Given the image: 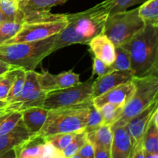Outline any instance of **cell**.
<instances>
[{"instance_id": "52a82bcc", "label": "cell", "mask_w": 158, "mask_h": 158, "mask_svg": "<svg viewBox=\"0 0 158 158\" xmlns=\"http://www.w3.org/2000/svg\"><path fill=\"white\" fill-rule=\"evenodd\" d=\"M95 79L91 77L86 81L65 89L54 90L46 94L43 107L48 110L70 107L92 100L93 86Z\"/></svg>"}, {"instance_id": "7bdbcfd3", "label": "cell", "mask_w": 158, "mask_h": 158, "mask_svg": "<svg viewBox=\"0 0 158 158\" xmlns=\"http://www.w3.org/2000/svg\"><path fill=\"white\" fill-rule=\"evenodd\" d=\"M21 158H32V157H21Z\"/></svg>"}, {"instance_id": "7402d4cb", "label": "cell", "mask_w": 158, "mask_h": 158, "mask_svg": "<svg viewBox=\"0 0 158 158\" xmlns=\"http://www.w3.org/2000/svg\"><path fill=\"white\" fill-rule=\"evenodd\" d=\"M40 89V86H39L38 81H37V73L35 72V70L26 71V78H25L23 90L18 98L9 104H18V103L24 101L31 94Z\"/></svg>"}, {"instance_id": "83f0119b", "label": "cell", "mask_w": 158, "mask_h": 158, "mask_svg": "<svg viewBox=\"0 0 158 158\" xmlns=\"http://www.w3.org/2000/svg\"><path fill=\"white\" fill-rule=\"evenodd\" d=\"M86 140L87 137L84 131L77 133L69 145L61 152L62 155L64 158H70L73 156L76 155L79 152L80 148L84 145Z\"/></svg>"}, {"instance_id": "44dd1931", "label": "cell", "mask_w": 158, "mask_h": 158, "mask_svg": "<svg viewBox=\"0 0 158 158\" xmlns=\"http://www.w3.org/2000/svg\"><path fill=\"white\" fill-rule=\"evenodd\" d=\"M142 146L147 153H158V125L151 117L142 138Z\"/></svg>"}, {"instance_id": "277c9868", "label": "cell", "mask_w": 158, "mask_h": 158, "mask_svg": "<svg viewBox=\"0 0 158 158\" xmlns=\"http://www.w3.org/2000/svg\"><path fill=\"white\" fill-rule=\"evenodd\" d=\"M91 102L92 100L77 106L49 110L46 122L37 135L46 137L54 134L83 131Z\"/></svg>"}, {"instance_id": "d4e9b609", "label": "cell", "mask_w": 158, "mask_h": 158, "mask_svg": "<svg viewBox=\"0 0 158 158\" xmlns=\"http://www.w3.org/2000/svg\"><path fill=\"white\" fill-rule=\"evenodd\" d=\"M115 59L110 65L113 70H131V54L123 46L115 48Z\"/></svg>"}, {"instance_id": "6da1fadb", "label": "cell", "mask_w": 158, "mask_h": 158, "mask_svg": "<svg viewBox=\"0 0 158 158\" xmlns=\"http://www.w3.org/2000/svg\"><path fill=\"white\" fill-rule=\"evenodd\" d=\"M109 15L104 2L83 12L66 14L67 25L57 35L54 52L70 45L88 44L94 37L102 33Z\"/></svg>"}, {"instance_id": "e575fe53", "label": "cell", "mask_w": 158, "mask_h": 158, "mask_svg": "<svg viewBox=\"0 0 158 158\" xmlns=\"http://www.w3.org/2000/svg\"><path fill=\"white\" fill-rule=\"evenodd\" d=\"M129 158H144V151L142 146V141L132 148Z\"/></svg>"}, {"instance_id": "4dcf8cb0", "label": "cell", "mask_w": 158, "mask_h": 158, "mask_svg": "<svg viewBox=\"0 0 158 158\" xmlns=\"http://www.w3.org/2000/svg\"><path fill=\"white\" fill-rule=\"evenodd\" d=\"M147 0H104V3L110 11V15L126 11L128 8L144 2Z\"/></svg>"}, {"instance_id": "d6a6232c", "label": "cell", "mask_w": 158, "mask_h": 158, "mask_svg": "<svg viewBox=\"0 0 158 158\" xmlns=\"http://www.w3.org/2000/svg\"><path fill=\"white\" fill-rule=\"evenodd\" d=\"M112 71L114 70H113L110 66L106 65V63L97 59V57H94L92 77H94V75H97L98 77H103V76L110 73Z\"/></svg>"}, {"instance_id": "8992f818", "label": "cell", "mask_w": 158, "mask_h": 158, "mask_svg": "<svg viewBox=\"0 0 158 158\" xmlns=\"http://www.w3.org/2000/svg\"><path fill=\"white\" fill-rule=\"evenodd\" d=\"M135 90L131 100L126 103L120 118L116 122V125H126L127 122L137 116L152 103L157 100L158 77L148 76L132 80Z\"/></svg>"}, {"instance_id": "ab89813d", "label": "cell", "mask_w": 158, "mask_h": 158, "mask_svg": "<svg viewBox=\"0 0 158 158\" xmlns=\"http://www.w3.org/2000/svg\"><path fill=\"white\" fill-rule=\"evenodd\" d=\"M8 105H9V103H8L6 100H0V113H1Z\"/></svg>"}, {"instance_id": "f6af8a7d", "label": "cell", "mask_w": 158, "mask_h": 158, "mask_svg": "<svg viewBox=\"0 0 158 158\" xmlns=\"http://www.w3.org/2000/svg\"></svg>"}, {"instance_id": "7a4b0ae2", "label": "cell", "mask_w": 158, "mask_h": 158, "mask_svg": "<svg viewBox=\"0 0 158 158\" xmlns=\"http://www.w3.org/2000/svg\"><path fill=\"white\" fill-rule=\"evenodd\" d=\"M123 47L131 54V69L134 77L157 76V26L144 25Z\"/></svg>"}, {"instance_id": "5b68a950", "label": "cell", "mask_w": 158, "mask_h": 158, "mask_svg": "<svg viewBox=\"0 0 158 158\" xmlns=\"http://www.w3.org/2000/svg\"><path fill=\"white\" fill-rule=\"evenodd\" d=\"M138 14V8L117 12L108 16L102 33L113 43L115 47L123 46L143 27Z\"/></svg>"}, {"instance_id": "484cf974", "label": "cell", "mask_w": 158, "mask_h": 158, "mask_svg": "<svg viewBox=\"0 0 158 158\" xmlns=\"http://www.w3.org/2000/svg\"><path fill=\"white\" fill-rule=\"evenodd\" d=\"M22 24L18 21H0V45L13 38L20 30Z\"/></svg>"}, {"instance_id": "74e56055", "label": "cell", "mask_w": 158, "mask_h": 158, "mask_svg": "<svg viewBox=\"0 0 158 158\" xmlns=\"http://www.w3.org/2000/svg\"><path fill=\"white\" fill-rule=\"evenodd\" d=\"M0 158H18V156H17L16 151H15V148H13V149L1 154Z\"/></svg>"}, {"instance_id": "836d02e7", "label": "cell", "mask_w": 158, "mask_h": 158, "mask_svg": "<svg viewBox=\"0 0 158 158\" xmlns=\"http://www.w3.org/2000/svg\"><path fill=\"white\" fill-rule=\"evenodd\" d=\"M81 158H94V147L90 141L86 140L83 147L77 153Z\"/></svg>"}, {"instance_id": "b9f144b4", "label": "cell", "mask_w": 158, "mask_h": 158, "mask_svg": "<svg viewBox=\"0 0 158 158\" xmlns=\"http://www.w3.org/2000/svg\"><path fill=\"white\" fill-rule=\"evenodd\" d=\"M0 21H2V15H1V12H0Z\"/></svg>"}, {"instance_id": "f546056e", "label": "cell", "mask_w": 158, "mask_h": 158, "mask_svg": "<svg viewBox=\"0 0 158 158\" xmlns=\"http://www.w3.org/2000/svg\"><path fill=\"white\" fill-rule=\"evenodd\" d=\"M103 124V119L100 111L94 106L93 102H91L88 108L87 120H86V125L84 131L86 133L92 132L96 131Z\"/></svg>"}, {"instance_id": "4316f807", "label": "cell", "mask_w": 158, "mask_h": 158, "mask_svg": "<svg viewBox=\"0 0 158 158\" xmlns=\"http://www.w3.org/2000/svg\"><path fill=\"white\" fill-rule=\"evenodd\" d=\"M77 133L58 134L44 137L46 143L51 145L56 151L62 152L69 145Z\"/></svg>"}, {"instance_id": "d590c367", "label": "cell", "mask_w": 158, "mask_h": 158, "mask_svg": "<svg viewBox=\"0 0 158 158\" xmlns=\"http://www.w3.org/2000/svg\"><path fill=\"white\" fill-rule=\"evenodd\" d=\"M94 158H111L110 151L94 148Z\"/></svg>"}, {"instance_id": "4fadbf2b", "label": "cell", "mask_w": 158, "mask_h": 158, "mask_svg": "<svg viewBox=\"0 0 158 158\" xmlns=\"http://www.w3.org/2000/svg\"><path fill=\"white\" fill-rule=\"evenodd\" d=\"M113 141L110 148L111 158H129L132 149V142L126 125L111 127Z\"/></svg>"}, {"instance_id": "30bf717a", "label": "cell", "mask_w": 158, "mask_h": 158, "mask_svg": "<svg viewBox=\"0 0 158 158\" xmlns=\"http://www.w3.org/2000/svg\"><path fill=\"white\" fill-rule=\"evenodd\" d=\"M134 90L135 86L131 80L119 85L97 97L92 99L93 104L97 109L107 103L119 105L124 107L126 103L132 97Z\"/></svg>"}, {"instance_id": "ffe728a7", "label": "cell", "mask_w": 158, "mask_h": 158, "mask_svg": "<svg viewBox=\"0 0 158 158\" xmlns=\"http://www.w3.org/2000/svg\"><path fill=\"white\" fill-rule=\"evenodd\" d=\"M2 20L23 23V14L19 10V0H0Z\"/></svg>"}, {"instance_id": "8d00e7d4", "label": "cell", "mask_w": 158, "mask_h": 158, "mask_svg": "<svg viewBox=\"0 0 158 158\" xmlns=\"http://www.w3.org/2000/svg\"><path fill=\"white\" fill-rule=\"evenodd\" d=\"M13 68L15 67H13V66H12L11 65L8 64V63L0 60V77L4 75L6 73H7L8 71L11 70V69H12Z\"/></svg>"}, {"instance_id": "2e32d148", "label": "cell", "mask_w": 158, "mask_h": 158, "mask_svg": "<svg viewBox=\"0 0 158 158\" xmlns=\"http://www.w3.org/2000/svg\"><path fill=\"white\" fill-rule=\"evenodd\" d=\"M31 137L21 120L12 131L0 135V155L23 144Z\"/></svg>"}, {"instance_id": "60d3db41", "label": "cell", "mask_w": 158, "mask_h": 158, "mask_svg": "<svg viewBox=\"0 0 158 158\" xmlns=\"http://www.w3.org/2000/svg\"><path fill=\"white\" fill-rule=\"evenodd\" d=\"M70 158H81V157H80L78 154H76V155L73 156V157H71Z\"/></svg>"}, {"instance_id": "1f68e13d", "label": "cell", "mask_w": 158, "mask_h": 158, "mask_svg": "<svg viewBox=\"0 0 158 158\" xmlns=\"http://www.w3.org/2000/svg\"><path fill=\"white\" fill-rule=\"evenodd\" d=\"M18 68H13L0 78V100H6L17 74Z\"/></svg>"}, {"instance_id": "5bb4252c", "label": "cell", "mask_w": 158, "mask_h": 158, "mask_svg": "<svg viewBox=\"0 0 158 158\" xmlns=\"http://www.w3.org/2000/svg\"><path fill=\"white\" fill-rule=\"evenodd\" d=\"M88 44L95 57L109 66L114 63L116 47L104 34L100 33L94 37Z\"/></svg>"}, {"instance_id": "ba28073f", "label": "cell", "mask_w": 158, "mask_h": 158, "mask_svg": "<svg viewBox=\"0 0 158 158\" xmlns=\"http://www.w3.org/2000/svg\"><path fill=\"white\" fill-rule=\"evenodd\" d=\"M67 25V20L23 23L16 35L4 44L27 43L45 40L60 33Z\"/></svg>"}, {"instance_id": "7c38bea8", "label": "cell", "mask_w": 158, "mask_h": 158, "mask_svg": "<svg viewBox=\"0 0 158 158\" xmlns=\"http://www.w3.org/2000/svg\"><path fill=\"white\" fill-rule=\"evenodd\" d=\"M134 74L131 70H114L103 77L95 79L93 86L92 99L120 84L131 81Z\"/></svg>"}, {"instance_id": "f35d334b", "label": "cell", "mask_w": 158, "mask_h": 158, "mask_svg": "<svg viewBox=\"0 0 158 158\" xmlns=\"http://www.w3.org/2000/svg\"><path fill=\"white\" fill-rule=\"evenodd\" d=\"M144 158H158V153L144 152Z\"/></svg>"}, {"instance_id": "3957f363", "label": "cell", "mask_w": 158, "mask_h": 158, "mask_svg": "<svg viewBox=\"0 0 158 158\" xmlns=\"http://www.w3.org/2000/svg\"><path fill=\"white\" fill-rule=\"evenodd\" d=\"M57 35L35 42L0 45V60L25 71L35 70L43 59L54 52Z\"/></svg>"}, {"instance_id": "d6986e66", "label": "cell", "mask_w": 158, "mask_h": 158, "mask_svg": "<svg viewBox=\"0 0 158 158\" xmlns=\"http://www.w3.org/2000/svg\"><path fill=\"white\" fill-rule=\"evenodd\" d=\"M138 14L144 25L158 26V0H147L140 7Z\"/></svg>"}, {"instance_id": "9a60e30c", "label": "cell", "mask_w": 158, "mask_h": 158, "mask_svg": "<svg viewBox=\"0 0 158 158\" xmlns=\"http://www.w3.org/2000/svg\"><path fill=\"white\" fill-rule=\"evenodd\" d=\"M48 111L43 106L28 108L21 111L22 121L32 137L37 135L41 131L46 122Z\"/></svg>"}, {"instance_id": "e0dca14e", "label": "cell", "mask_w": 158, "mask_h": 158, "mask_svg": "<svg viewBox=\"0 0 158 158\" xmlns=\"http://www.w3.org/2000/svg\"><path fill=\"white\" fill-rule=\"evenodd\" d=\"M86 134L87 140L92 143L94 148L110 151L113 141V132L110 126L103 124L96 131Z\"/></svg>"}, {"instance_id": "603a6c76", "label": "cell", "mask_w": 158, "mask_h": 158, "mask_svg": "<svg viewBox=\"0 0 158 158\" xmlns=\"http://www.w3.org/2000/svg\"><path fill=\"white\" fill-rule=\"evenodd\" d=\"M21 120V111L14 110L0 113V135L12 131Z\"/></svg>"}, {"instance_id": "ee69618b", "label": "cell", "mask_w": 158, "mask_h": 158, "mask_svg": "<svg viewBox=\"0 0 158 158\" xmlns=\"http://www.w3.org/2000/svg\"><path fill=\"white\" fill-rule=\"evenodd\" d=\"M1 77H2V76H1ZM1 77H0V78H1Z\"/></svg>"}, {"instance_id": "ac0fdd59", "label": "cell", "mask_w": 158, "mask_h": 158, "mask_svg": "<svg viewBox=\"0 0 158 158\" xmlns=\"http://www.w3.org/2000/svg\"><path fill=\"white\" fill-rule=\"evenodd\" d=\"M67 0H19V7L23 14L49 11L51 8L65 3Z\"/></svg>"}, {"instance_id": "f1b7e54d", "label": "cell", "mask_w": 158, "mask_h": 158, "mask_svg": "<svg viewBox=\"0 0 158 158\" xmlns=\"http://www.w3.org/2000/svg\"><path fill=\"white\" fill-rule=\"evenodd\" d=\"M25 78H26V71L23 69L18 68L16 77H15L13 84H12L6 99V101L9 104L15 101L20 95L22 90H23V86H24Z\"/></svg>"}, {"instance_id": "8fae6325", "label": "cell", "mask_w": 158, "mask_h": 158, "mask_svg": "<svg viewBox=\"0 0 158 158\" xmlns=\"http://www.w3.org/2000/svg\"><path fill=\"white\" fill-rule=\"evenodd\" d=\"M158 109V100H156L148 108L131 118L126 124L132 142V148L142 141L146 128L153 114Z\"/></svg>"}, {"instance_id": "9c48e42d", "label": "cell", "mask_w": 158, "mask_h": 158, "mask_svg": "<svg viewBox=\"0 0 158 158\" xmlns=\"http://www.w3.org/2000/svg\"><path fill=\"white\" fill-rule=\"evenodd\" d=\"M37 81L40 89L46 94L76 86L80 83V75L73 71L60 73L57 75H53L48 71L42 73H37Z\"/></svg>"}, {"instance_id": "cb8c5ba5", "label": "cell", "mask_w": 158, "mask_h": 158, "mask_svg": "<svg viewBox=\"0 0 158 158\" xmlns=\"http://www.w3.org/2000/svg\"><path fill=\"white\" fill-rule=\"evenodd\" d=\"M104 125L112 127L121 117L123 106L107 103L99 108Z\"/></svg>"}]
</instances>
